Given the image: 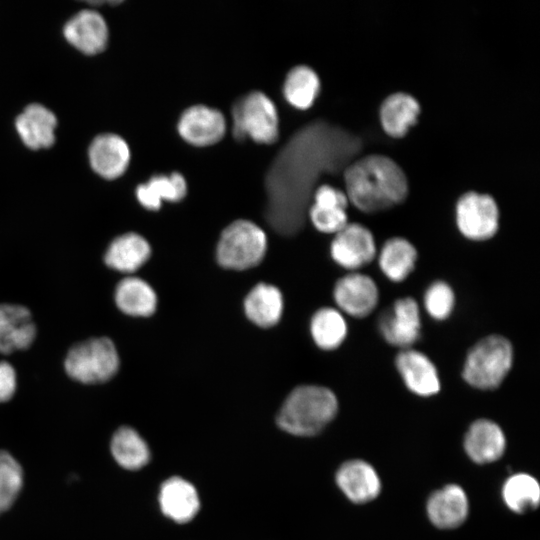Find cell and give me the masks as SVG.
Wrapping results in <instances>:
<instances>
[{"instance_id":"cell-15","label":"cell","mask_w":540,"mask_h":540,"mask_svg":"<svg viewBox=\"0 0 540 540\" xmlns=\"http://www.w3.org/2000/svg\"><path fill=\"white\" fill-rule=\"evenodd\" d=\"M336 482L344 495L352 502L362 504L372 501L381 490L376 470L363 460L343 463L336 473Z\"/></svg>"},{"instance_id":"cell-4","label":"cell","mask_w":540,"mask_h":540,"mask_svg":"<svg viewBox=\"0 0 540 540\" xmlns=\"http://www.w3.org/2000/svg\"><path fill=\"white\" fill-rule=\"evenodd\" d=\"M64 367L74 380L96 384L111 379L119 367L114 343L107 337L91 338L74 345L68 352Z\"/></svg>"},{"instance_id":"cell-19","label":"cell","mask_w":540,"mask_h":540,"mask_svg":"<svg viewBox=\"0 0 540 540\" xmlns=\"http://www.w3.org/2000/svg\"><path fill=\"white\" fill-rule=\"evenodd\" d=\"M469 502L465 491L449 484L435 491L427 502V515L438 528L453 529L467 518Z\"/></svg>"},{"instance_id":"cell-25","label":"cell","mask_w":540,"mask_h":540,"mask_svg":"<svg viewBox=\"0 0 540 540\" xmlns=\"http://www.w3.org/2000/svg\"><path fill=\"white\" fill-rule=\"evenodd\" d=\"M187 182L179 172L157 174L136 188V197L140 204L150 210L161 207L162 201L176 202L185 197Z\"/></svg>"},{"instance_id":"cell-2","label":"cell","mask_w":540,"mask_h":540,"mask_svg":"<svg viewBox=\"0 0 540 540\" xmlns=\"http://www.w3.org/2000/svg\"><path fill=\"white\" fill-rule=\"evenodd\" d=\"M338 400L333 391L317 385L295 388L286 398L277 415V424L295 436H314L336 416Z\"/></svg>"},{"instance_id":"cell-23","label":"cell","mask_w":540,"mask_h":540,"mask_svg":"<svg viewBox=\"0 0 540 540\" xmlns=\"http://www.w3.org/2000/svg\"><path fill=\"white\" fill-rule=\"evenodd\" d=\"M419 113V103L413 96L397 92L388 96L381 105V125L390 136L402 137L416 123Z\"/></svg>"},{"instance_id":"cell-12","label":"cell","mask_w":540,"mask_h":540,"mask_svg":"<svg viewBox=\"0 0 540 540\" xmlns=\"http://www.w3.org/2000/svg\"><path fill=\"white\" fill-rule=\"evenodd\" d=\"M395 365L406 387L421 397L437 394L441 388L438 370L423 352L407 348L400 350Z\"/></svg>"},{"instance_id":"cell-5","label":"cell","mask_w":540,"mask_h":540,"mask_svg":"<svg viewBox=\"0 0 540 540\" xmlns=\"http://www.w3.org/2000/svg\"><path fill=\"white\" fill-rule=\"evenodd\" d=\"M266 248V234L258 225L237 220L223 230L217 246V260L225 268L248 269L262 260Z\"/></svg>"},{"instance_id":"cell-14","label":"cell","mask_w":540,"mask_h":540,"mask_svg":"<svg viewBox=\"0 0 540 540\" xmlns=\"http://www.w3.org/2000/svg\"><path fill=\"white\" fill-rule=\"evenodd\" d=\"M68 42L86 54L101 52L107 45L108 27L97 11L86 9L75 14L64 26Z\"/></svg>"},{"instance_id":"cell-27","label":"cell","mask_w":540,"mask_h":540,"mask_svg":"<svg viewBox=\"0 0 540 540\" xmlns=\"http://www.w3.org/2000/svg\"><path fill=\"white\" fill-rule=\"evenodd\" d=\"M115 301L122 312L131 316H149L157 306L152 287L137 277H127L118 283Z\"/></svg>"},{"instance_id":"cell-29","label":"cell","mask_w":540,"mask_h":540,"mask_svg":"<svg viewBox=\"0 0 540 540\" xmlns=\"http://www.w3.org/2000/svg\"><path fill=\"white\" fill-rule=\"evenodd\" d=\"M310 331L317 346L323 350H333L345 340L348 327L341 311L325 307L314 313Z\"/></svg>"},{"instance_id":"cell-6","label":"cell","mask_w":540,"mask_h":540,"mask_svg":"<svg viewBox=\"0 0 540 540\" xmlns=\"http://www.w3.org/2000/svg\"><path fill=\"white\" fill-rule=\"evenodd\" d=\"M233 134L249 136L259 143H273L278 137V112L274 102L263 92L253 91L242 97L232 109Z\"/></svg>"},{"instance_id":"cell-8","label":"cell","mask_w":540,"mask_h":540,"mask_svg":"<svg viewBox=\"0 0 540 540\" xmlns=\"http://www.w3.org/2000/svg\"><path fill=\"white\" fill-rule=\"evenodd\" d=\"M383 339L401 350L412 348L421 334V314L417 301L402 297L385 310L378 320Z\"/></svg>"},{"instance_id":"cell-18","label":"cell","mask_w":540,"mask_h":540,"mask_svg":"<svg viewBox=\"0 0 540 540\" xmlns=\"http://www.w3.org/2000/svg\"><path fill=\"white\" fill-rule=\"evenodd\" d=\"M36 336L30 311L21 305L0 304V353L28 348Z\"/></svg>"},{"instance_id":"cell-21","label":"cell","mask_w":540,"mask_h":540,"mask_svg":"<svg viewBox=\"0 0 540 540\" xmlns=\"http://www.w3.org/2000/svg\"><path fill=\"white\" fill-rule=\"evenodd\" d=\"M57 118L39 103L28 105L16 118V129L26 146L31 149L50 147L55 140Z\"/></svg>"},{"instance_id":"cell-10","label":"cell","mask_w":540,"mask_h":540,"mask_svg":"<svg viewBox=\"0 0 540 540\" xmlns=\"http://www.w3.org/2000/svg\"><path fill=\"white\" fill-rule=\"evenodd\" d=\"M333 297L339 311L355 318H363L376 308L379 290L373 278L354 271L338 279Z\"/></svg>"},{"instance_id":"cell-31","label":"cell","mask_w":540,"mask_h":540,"mask_svg":"<svg viewBox=\"0 0 540 540\" xmlns=\"http://www.w3.org/2000/svg\"><path fill=\"white\" fill-rule=\"evenodd\" d=\"M502 496L510 510L516 513H525L538 506L540 486L533 476L518 473L506 480L502 489Z\"/></svg>"},{"instance_id":"cell-9","label":"cell","mask_w":540,"mask_h":540,"mask_svg":"<svg viewBox=\"0 0 540 540\" xmlns=\"http://www.w3.org/2000/svg\"><path fill=\"white\" fill-rule=\"evenodd\" d=\"M330 253L341 267L352 272L368 265L377 255L372 232L360 223H347L334 234Z\"/></svg>"},{"instance_id":"cell-1","label":"cell","mask_w":540,"mask_h":540,"mask_svg":"<svg viewBox=\"0 0 540 540\" xmlns=\"http://www.w3.org/2000/svg\"><path fill=\"white\" fill-rule=\"evenodd\" d=\"M346 195L359 210L378 212L402 202L408 183L401 167L384 155H368L345 172Z\"/></svg>"},{"instance_id":"cell-3","label":"cell","mask_w":540,"mask_h":540,"mask_svg":"<svg viewBox=\"0 0 540 540\" xmlns=\"http://www.w3.org/2000/svg\"><path fill=\"white\" fill-rule=\"evenodd\" d=\"M513 347L502 335L480 339L468 351L462 369L465 382L479 390L499 387L513 364Z\"/></svg>"},{"instance_id":"cell-33","label":"cell","mask_w":540,"mask_h":540,"mask_svg":"<svg viewBox=\"0 0 540 540\" xmlns=\"http://www.w3.org/2000/svg\"><path fill=\"white\" fill-rule=\"evenodd\" d=\"M423 305L431 318L438 321L447 319L455 306V294L452 287L445 281H434L424 293Z\"/></svg>"},{"instance_id":"cell-17","label":"cell","mask_w":540,"mask_h":540,"mask_svg":"<svg viewBox=\"0 0 540 540\" xmlns=\"http://www.w3.org/2000/svg\"><path fill=\"white\" fill-rule=\"evenodd\" d=\"M92 168L100 176L114 179L121 176L130 161V149L119 135L106 133L98 135L89 147Z\"/></svg>"},{"instance_id":"cell-13","label":"cell","mask_w":540,"mask_h":540,"mask_svg":"<svg viewBox=\"0 0 540 540\" xmlns=\"http://www.w3.org/2000/svg\"><path fill=\"white\" fill-rule=\"evenodd\" d=\"M158 501L162 513L180 524L191 521L200 508L196 488L178 476L170 477L162 483Z\"/></svg>"},{"instance_id":"cell-24","label":"cell","mask_w":540,"mask_h":540,"mask_svg":"<svg viewBox=\"0 0 540 540\" xmlns=\"http://www.w3.org/2000/svg\"><path fill=\"white\" fill-rule=\"evenodd\" d=\"M415 246L403 237L388 239L378 254L382 273L393 282L404 281L414 270L417 261Z\"/></svg>"},{"instance_id":"cell-16","label":"cell","mask_w":540,"mask_h":540,"mask_svg":"<svg viewBox=\"0 0 540 540\" xmlns=\"http://www.w3.org/2000/svg\"><path fill=\"white\" fill-rule=\"evenodd\" d=\"M348 202L343 191L327 184L320 186L309 209V217L314 227L323 233L336 234L348 223Z\"/></svg>"},{"instance_id":"cell-34","label":"cell","mask_w":540,"mask_h":540,"mask_svg":"<svg viewBox=\"0 0 540 540\" xmlns=\"http://www.w3.org/2000/svg\"><path fill=\"white\" fill-rule=\"evenodd\" d=\"M16 389V373L7 362H0V403L13 396Z\"/></svg>"},{"instance_id":"cell-22","label":"cell","mask_w":540,"mask_h":540,"mask_svg":"<svg viewBox=\"0 0 540 540\" xmlns=\"http://www.w3.org/2000/svg\"><path fill=\"white\" fill-rule=\"evenodd\" d=\"M150 256V245L137 233H126L115 238L109 245L104 260L107 266L120 272L130 273L139 269Z\"/></svg>"},{"instance_id":"cell-32","label":"cell","mask_w":540,"mask_h":540,"mask_svg":"<svg viewBox=\"0 0 540 540\" xmlns=\"http://www.w3.org/2000/svg\"><path fill=\"white\" fill-rule=\"evenodd\" d=\"M23 485V471L18 461L0 450V513L7 511L16 500Z\"/></svg>"},{"instance_id":"cell-7","label":"cell","mask_w":540,"mask_h":540,"mask_svg":"<svg viewBox=\"0 0 540 540\" xmlns=\"http://www.w3.org/2000/svg\"><path fill=\"white\" fill-rule=\"evenodd\" d=\"M456 225L472 241H486L499 228V209L488 194L474 191L463 194L456 204Z\"/></svg>"},{"instance_id":"cell-20","label":"cell","mask_w":540,"mask_h":540,"mask_svg":"<svg viewBox=\"0 0 540 540\" xmlns=\"http://www.w3.org/2000/svg\"><path fill=\"white\" fill-rule=\"evenodd\" d=\"M505 447L506 438L502 429L489 419L473 422L464 438L467 455L480 464L498 460L503 455Z\"/></svg>"},{"instance_id":"cell-11","label":"cell","mask_w":540,"mask_h":540,"mask_svg":"<svg viewBox=\"0 0 540 540\" xmlns=\"http://www.w3.org/2000/svg\"><path fill=\"white\" fill-rule=\"evenodd\" d=\"M180 136L190 144L207 146L218 142L226 132V119L219 110L206 105L187 108L178 121Z\"/></svg>"},{"instance_id":"cell-30","label":"cell","mask_w":540,"mask_h":540,"mask_svg":"<svg viewBox=\"0 0 540 540\" xmlns=\"http://www.w3.org/2000/svg\"><path fill=\"white\" fill-rule=\"evenodd\" d=\"M320 89L316 72L306 65L292 68L284 81L283 93L286 100L298 109H307L315 101Z\"/></svg>"},{"instance_id":"cell-28","label":"cell","mask_w":540,"mask_h":540,"mask_svg":"<svg viewBox=\"0 0 540 540\" xmlns=\"http://www.w3.org/2000/svg\"><path fill=\"white\" fill-rule=\"evenodd\" d=\"M111 453L115 461L127 470H138L150 459L146 441L133 428H119L111 439Z\"/></svg>"},{"instance_id":"cell-26","label":"cell","mask_w":540,"mask_h":540,"mask_svg":"<svg viewBox=\"0 0 540 540\" xmlns=\"http://www.w3.org/2000/svg\"><path fill=\"white\" fill-rule=\"evenodd\" d=\"M247 317L260 327L275 325L283 311V298L273 285L260 283L247 295L244 302Z\"/></svg>"}]
</instances>
